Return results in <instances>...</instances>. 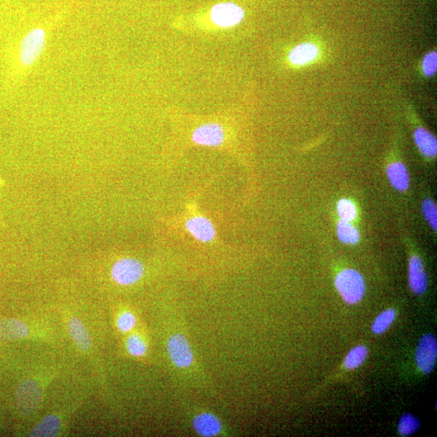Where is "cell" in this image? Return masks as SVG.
<instances>
[{"label": "cell", "instance_id": "6da1fadb", "mask_svg": "<svg viewBox=\"0 0 437 437\" xmlns=\"http://www.w3.org/2000/svg\"><path fill=\"white\" fill-rule=\"evenodd\" d=\"M54 376L53 372H39L20 384L16 391L15 400L21 415L30 416L40 409L46 389Z\"/></svg>", "mask_w": 437, "mask_h": 437}, {"label": "cell", "instance_id": "7a4b0ae2", "mask_svg": "<svg viewBox=\"0 0 437 437\" xmlns=\"http://www.w3.org/2000/svg\"><path fill=\"white\" fill-rule=\"evenodd\" d=\"M165 349L174 369L180 374L193 375L198 369L196 355L186 332L174 330L166 336Z\"/></svg>", "mask_w": 437, "mask_h": 437}, {"label": "cell", "instance_id": "3957f363", "mask_svg": "<svg viewBox=\"0 0 437 437\" xmlns=\"http://www.w3.org/2000/svg\"><path fill=\"white\" fill-rule=\"evenodd\" d=\"M146 268L140 260L133 257H122L113 263L109 270L112 282L118 286H135L144 279Z\"/></svg>", "mask_w": 437, "mask_h": 437}, {"label": "cell", "instance_id": "277c9868", "mask_svg": "<svg viewBox=\"0 0 437 437\" xmlns=\"http://www.w3.org/2000/svg\"><path fill=\"white\" fill-rule=\"evenodd\" d=\"M75 407L77 405L74 403L63 409L50 412L36 422L30 431V436L53 437L63 435L66 427L68 425L71 414L75 411Z\"/></svg>", "mask_w": 437, "mask_h": 437}, {"label": "cell", "instance_id": "5b68a950", "mask_svg": "<svg viewBox=\"0 0 437 437\" xmlns=\"http://www.w3.org/2000/svg\"><path fill=\"white\" fill-rule=\"evenodd\" d=\"M335 288L349 305H356L364 297L365 282L362 275L354 269L342 270L335 280Z\"/></svg>", "mask_w": 437, "mask_h": 437}, {"label": "cell", "instance_id": "8992f818", "mask_svg": "<svg viewBox=\"0 0 437 437\" xmlns=\"http://www.w3.org/2000/svg\"><path fill=\"white\" fill-rule=\"evenodd\" d=\"M63 318L70 339L73 342L75 348L83 355L93 359L95 354L92 335L84 321L69 311H64Z\"/></svg>", "mask_w": 437, "mask_h": 437}, {"label": "cell", "instance_id": "52a82bcc", "mask_svg": "<svg viewBox=\"0 0 437 437\" xmlns=\"http://www.w3.org/2000/svg\"><path fill=\"white\" fill-rule=\"evenodd\" d=\"M46 44V33L44 28H32L24 36L21 42L19 52L21 63L26 66L35 64L44 53Z\"/></svg>", "mask_w": 437, "mask_h": 437}, {"label": "cell", "instance_id": "ba28073f", "mask_svg": "<svg viewBox=\"0 0 437 437\" xmlns=\"http://www.w3.org/2000/svg\"><path fill=\"white\" fill-rule=\"evenodd\" d=\"M122 349L128 357L147 360L151 353L150 335L144 323L131 333L122 337Z\"/></svg>", "mask_w": 437, "mask_h": 437}, {"label": "cell", "instance_id": "9c48e42d", "mask_svg": "<svg viewBox=\"0 0 437 437\" xmlns=\"http://www.w3.org/2000/svg\"><path fill=\"white\" fill-rule=\"evenodd\" d=\"M192 426L199 436H224L227 434L225 425L221 418L208 411L194 412L192 417Z\"/></svg>", "mask_w": 437, "mask_h": 437}, {"label": "cell", "instance_id": "30bf717a", "mask_svg": "<svg viewBox=\"0 0 437 437\" xmlns=\"http://www.w3.org/2000/svg\"><path fill=\"white\" fill-rule=\"evenodd\" d=\"M211 20L221 28L239 26L244 20V9L232 2L216 3L210 12Z\"/></svg>", "mask_w": 437, "mask_h": 437}, {"label": "cell", "instance_id": "8fae6325", "mask_svg": "<svg viewBox=\"0 0 437 437\" xmlns=\"http://www.w3.org/2000/svg\"><path fill=\"white\" fill-rule=\"evenodd\" d=\"M437 358L435 336L427 334L422 337L416 351V362L420 371L429 374L434 369Z\"/></svg>", "mask_w": 437, "mask_h": 437}, {"label": "cell", "instance_id": "7c38bea8", "mask_svg": "<svg viewBox=\"0 0 437 437\" xmlns=\"http://www.w3.org/2000/svg\"><path fill=\"white\" fill-rule=\"evenodd\" d=\"M225 140L224 127L218 123H205L196 128L192 134L194 144L205 147L221 146Z\"/></svg>", "mask_w": 437, "mask_h": 437}, {"label": "cell", "instance_id": "4fadbf2b", "mask_svg": "<svg viewBox=\"0 0 437 437\" xmlns=\"http://www.w3.org/2000/svg\"><path fill=\"white\" fill-rule=\"evenodd\" d=\"M185 227L194 239L203 243H209L216 239V227L207 217L194 216L189 218L185 223Z\"/></svg>", "mask_w": 437, "mask_h": 437}, {"label": "cell", "instance_id": "5bb4252c", "mask_svg": "<svg viewBox=\"0 0 437 437\" xmlns=\"http://www.w3.org/2000/svg\"><path fill=\"white\" fill-rule=\"evenodd\" d=\"M141 322L139 313L133 308L122 306L113 311V327L122 338L135 331Z\"/></svg>", "mask_w": 437, "mask_h": 437}, {"label": "cell", "instance_id": "9a60e30c", "mask_svg": "<svg viewBox=\"0 0 437 437\" xmlns=\"http://www.w3.org/2000/svg\"><path fill=\"white\" fill-rule=\"evenodd\" d=\"M32 335L31 327L25 322L14 318L0 320V340H20L30 338Z\"/></svg>", "mask_w": 437, "mask_h": 437}, {"label": "cell", "instance_id": "2e32d148", "mask_svg": "<svg viewBox=\"0 0 437 437\" xmlns=\"http://www.w3.org/2000/svg\"><path fill=\"white\" fill-rule=\"evenodd\" d=\"M427 275L424 263L417 255L411 256L409 261V285L416 295H422L427 288Z\"/></svg>", "mask_w": 437, "mask_h": 437}, {"label": "cell", "instance_id": "e0dca14e", "mask_svg": "<svg viewBox=\"0 0 437 437\" xmlns=\"http://www.w3.org/2000/svg\"><path fill=\"white\" fill-rule=\"evenodd\" d=\"M318 46L313 42H302L290 51L288 59L294 66H302L315 62L319 56Z\"/></svg>", "mask_w": 437, "mask_h": 437}, {"label": "cell", "instance_id": "ac0fdd59", "mask_svg": "<svg viewBox=\"0 0 437 437\" xmlns=\"http://www.w3.org/2000/svg\"><path fill=\"white\" fill-rule=\"evenodd\" d=\"M387 176L389 183L399 192H405L410 186V177L405 164L393 162L387 167Z\"/></svg>", "mask_w": 437, "mask_h": 437}, {"label": "cell", "instance_id": "d6986e66", "mask_svg": "<svg viewBox=\"0 0 437 437\" xmlns=\"http://www.w3.org/2000/svg\"><path fill=\"white\" fill-rule=\"evenodd\" d=\"M417 148L426 158H434L437 154L436 138L424 127H419L414 132Z\"/></svg>", "mask_w": 437, "mask_h": 437}, {"label": "cell", "instance_id": "ffe728a7", "mask_svg": "<svg viewBox=\"0 0 437 437\" xmlns=\"http://www.w3.org/2000/svg\"><path fill=\"white\" fill-rule=\"evenodd\" d=\"M337 236L346 245H356L360 239V232L351 222L340 220L336 227Z\"/></svg>", "mask_w": 437, "mask_h": 437}, {"label": "cell", "instance_id": "44dd1931", "mask_svg": "<svg viewBox=\"0 0 437 437\" xmlns=\"http://www.w3.org/2000/svg\"><path fill=\"white\" fill-rule=\"evenodd\" d=\"M368 355V349L364 345L355 346L346 355L344 360V366L346 369H357L364 362Z\"/></svg>", "mask_w": 437, "mask_h": 437}, {"label": "cell", "instance_id": "7402d4cb", "mask_svg": "<svg viewBox=\"0 0 437 437\" xmlns=\"http://www.w3.org/2000/svg\"><path fill=\"white\" fill-rule=\"evenodd\" d=\"M396 312L392 308L380 313L373 323L372 331L373 333L381 335L386 332L396 320Z\"/></svg>", "mask_w": 437, "mask_h": 437}, {"label": "cell", "instance_id": "603a6c76", "mask_svg": "<svg viewBox=\"0 0 437 437\" xmlns=\"http://www.w3.org/2000/svg\"><path fill=\"white\" fill-rule=\"evenodd\" d=\"M337 212L341 220L353 221L357 217V209L355 203L348 198H342L337 203Z\"/></svg>", "mask_w": 437, "mask_h": 437}, {"label": "cell", "instance_id": "cb8c5ba5", "mask_svg": "<svg viewBox=\"0 0 437 437\" xmlns=\"http://www.w3.org/2000/svg\"><path fill=\"white\" fill-rule=\"evenodd\" d=\"M420 422L417 418L411 414L402 416L398 422V430L399 434L403 436L414 434L420 429Z\"/></svg>", "mask_w": 437, "mask_h": 437}, {"label": "cell", "instance_id": "d4e9b609", "mask_svg": "<svg viewBox=\"0 0 437 437\" xmlns=\"http://www.w3.org/2000/svg\"><path fill=\"white\" fill-rule=\"evenodd\" d=\"M422 214L431 229L436 231L437 229V209L436 204L430 198H426L422 203Z\"/></svg>", "mask_w": 437, "mask_h": 437}, {"label": "cell", "instance_id": "484cf974", "mask_svg": "<svg viewBox=\"0 0 437 437\" xmlns=\"http://www.w3.org/2000/svg\"><path fill=\"white\" fill-rule=\"evenodd\" d=\"M422 73L426 77H432L437 70V54L436 51H431L422 59Z\"/></svg>", "mask_w": 437, "mask_h": 437}]
</instances>
